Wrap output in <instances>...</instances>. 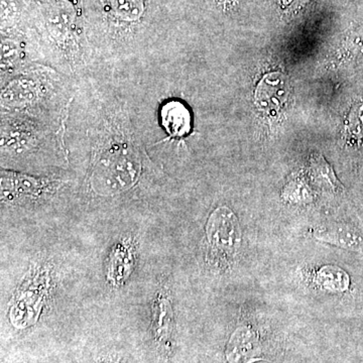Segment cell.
<instances>
[{
    "label": "cell",
    "instance_id": "obj_1",
    "mask_svg": "<svg viewBox=\"0 0 363 363\" xmlns=\"http://www.w3.org/2000/svg\"><path fill=\"white\" fill-rule=\"evenodd\" d=\"M90 96L83 126L90 147L91 192L116 197L159 179V166L145 150L128 100L107 90Z\"/></svg>",
    "mask_w": 363,
    "mask_h": 363
},
{
    "label": "cell",
    "instance_id": "obj_2",
    "mask_svg": "<svg viewBox=\"0 0 363 363\" xmlns=\"http://www.w3.org/2000/svg\"><path fill=\"white\" fill-rule=\"evenodd\" d=\"M68 118L1 112V168L43 176L66 167Z\"/></svg>",
    "mask_w": 363,
    "mask_h": 363
},
{
    "label": "cell",
    "instance_id": "obj_3",
    "mask_svg": "<svg viewBox=\"0 0 363 363\" xmlns=\"http://www.w3.org/2000/svg\"><path fill=\"white\" fill-rule=\"evenodd\" d=\"M61 72L35 63L1 83V112L67 118L76 90Z\"/></svg>",
    "mask_w": 363,
    "mask_h": 363
},
{
    "label": "cell",
    "instance_id": "obj_4",
    "mask_svg": "<svg viewBox=\"0 0 363 363\" xmlns=\"http://www.w3.org/2000/svg\"><path fill=\"white\" fill-rule=\"evenodd\" d=\"M205 230L208 259L218 269H229L240 252L242 240L235 213L229 207H217L210 214Z\"/></svg>",
    "mask_w": 363,
    "mask_h": 363
},
{
    "label": "cell",
    "instance_id": "obj_5",
    "mask_svg": "<svg viewBox=\"0 0 363 363\" xmlns=\"http://www.w3.org/2000/svg\"><path fill=\"white\" fill-rule=\"evenodd\" d=\"M62 185L63 183L52 175H30L1 169V200L6 204L42 201L56 194Z\"/></svg>",
    "mask_w": 363,
    "mask_h": 363
},
{
    "label": "cell",
    "instance_id": "obj_6",
    "mask_svg": "<svg viewBox=\"0 0 363 363\" xmlns=\"http://www.w3.org/2000/svg\"><path fill=\"white\" fill-rule=\"evenodd\" d=\"M1 83L18 71L33 64H43L42 52L38 45L30 44L20 35H2Z\"/></svg>",
    "mask_w": 363,
    "mask_h": 363
},
{
    "label": "cell",
    "instance_id": "obj_7",
    "mask_svg": "<svg viewBox=\"0 0 363 363\" xmlns=\"http://www.w3.org/2000/svg\"><path fill=\"white\" fill-rule=\"evenodd\" d=\"M227 363H255L267 362L264 338L252 325H240L227 343Z\"/></svg>",
    "mask_w": 363,
    "mask_h": 363
},
{
    "label": "cell",
    "instance_id": "obj_8",
    "mask_svg": "<svg viewBox=\"0 0 363 363\" xmlns=\"http://www.w3.org/2000/svg\"><path fill=\"white\" fill-rule=\"evenodd\" d=\"M291 94L289 79L281 72L267 73L259 81L255 92V102L260 111L276 116L288 102Z\"/></svg>",
    "mask_w": 363,
    "mask_h": 363
},
{
    "label": "cell",
    "instance_id": "obj_9",
    "mask_svg": "<svg viewBox=\"0 0 363 363\" xmlns=\"http://www.w3.org/2000/svg\"><path fill=\"white\" fill-rule=\"evenodd\" d=\"M152 324L157 346L166 354L171 350L172 337L175 328L171 298L166 289H162L155 298Z\"/></svg>",
    "mask_w": 363,
    "mask_h": 363
},
{
    "label": "cell",
    "instance_id": "obj_10",
    "mask_svg": "<svg viewBox=\"0 0 363 363\" xmlns=\"http://www.w3.org/2000/svg\"><path fill=\"white\" fill-rule=\"evenodd\" d=\"M312 235L317 240L350 250L363 252V233L359 229L347 224H330L312 229Z\"/></svg>",
    "mask_w": 363,
    "mask_h": 363
},
{
    "label": "cell",
    "instance_id": "obj_11",
    "mask_svg": "<svg viewBox=\"0 0 363 363\" xmlns=\"http://www.w3.org/2000/svg\"><path fill=\"white\" fill-rule=\"evenodd\" d=\"M135 266V248L131 242L123 240L117 243L109 255L107 279L111 285L119 286L130 278Z\"/></svg>",
    "mask_w": 363,
    "mask_h": 363
},
{
    "label": "cell",
    "instance_id": "obj_12",
    "mask_svg": "<svg viewBox=\"0 0 363 363\" xmlns=\"http://www.w3.org/2000/svg\"><path fill=\"white\" fill-rule=\"evenodd\" d=\"M162 121L173 138H181L191 130L190 112L180 102H172L162 108Z\"/></svg>",
    "mask_w": 363,
    "mask_h": 363
},
{
    "label": "cell",
    "instance_id": "obj_13",
    "mask_svg": "<svg viewBox=\"0 0 363 363\" xmlns=\"http://www.w3.org/2000/svg\"><path fill=\"white\" fill-rule=\"evenodd\" d=\"M109 9L116 20L136 23L142 20L145 13V0H109Z\"/></svg>",
    "mask_w": 363,
    "mask_h": 363
},
{
    "label": "cell",
    "instance_id": "obj_14",
    "mask_svg": "<svg viewBox=\"0 0 363 363\" xmlns=\"http://www.w3.org/2000/svg\"><path fill=\"white\" fill-rule=\"evenodd\" d=\"M311 176L320 186L330 189L334 192L343 190L342 184L334 174L333 169L321 155H315L311 159Z\"/></svg>",
    "mask_w": 363,
    "mask_h": 363
},
{
    "label": "cell",
    "instance_id": "obj_15",
    "mask_svg": "<svg viewBox=\"0 0 363 363\" xmlns=\"http://www.w3.org/2000/svg\"><path fill=\"white\" fill-rule=\"evenodd\" d=\"M317 281L323 288L335 292H345L350 285L348 274L339 267H326L319 272Z\"/></svg>",
    "mask_w": 363,
    "mask_h": 363
},
{
    "label": "cell",
    "instance_id": "obj_16",
    "mask_svg": "<svg viewBox=\"0 0 363 363\" xmlns=\"http://www.w3.org/2000/svg\"><path fill=\"white\" fill-rule=\"evenodd\" d=\"M346 133L351 142L362 143L363 140V104H358L351 109L346 123Z\"/></svg>",
    "mask_w": 363,
    "mask_h": 363
},
{
    "label": "cell",
    "instance_id": "obj_17",
    "mask_svg": "<svg viewBox=\"0 0 363 363\" xmlns=\"http://www.w3.org/2000/svg\"><path fill=\"white\" fill-rule=\"evenodd\" d=\"M286 199L294 203H309L313 200L311 191L305 183L298 180L291 182L284 192Z\"/></svg>",
    "mask_w": 363,
    "mask_h": 363
},
{
    "label": "cell",
    "instance_id": "obj_18",
    "mask_svg": "<svg viewBox=\"0 0 363 363\" xmlns=\"http://www.w3.org/2000/svg\"><path fill=\"white\" fill-rule=\"evenodd\" d=\"M346 48L353 56H363V26L351 33L346 42Z\"/></svg>",
    "mask_w": 363,
    "mask_h": 363
},
{
    "label": "cell",
    "instance_id": "obj_19",
    "mask_svg": "<svg viewBox=\"0 0 363 363\" xmlns=\"http://www.w3.org/2000/svg\"><path fill=\"white\" fill-rule=\"evenodd\" d=\"M308 0H281V6L284 9H296L305 4Z\"/></svg>",
    "mask_w": 363,
    "mask_h": 363
},
{
    "label": "cell",
    "instance_id": "obj_20",
    "mask_svg": "<svg viewBox=\"0 0 363 363\" xmlns=\"http://www.w3.org/2000/svg\"><path fill=\"white\" fill-rule=\"evenodd\" d=\"M362 177H363V169H362Z\"/></svg>",
    "mask_w": 363,
    "mask_h": 363
}]
</instances>
